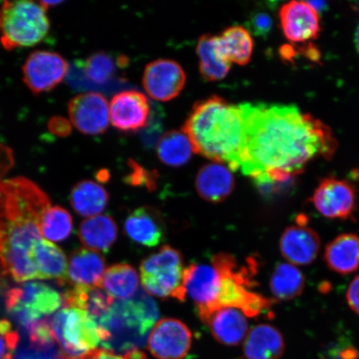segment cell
<instances>
[{"mask_svg": "<svg viewBox=\"0 0 359 359\" xmlns=\"http://www.w3.org/2000/svg\"><path fill=\"white\" fill-rule=\"evenodd\" d=\"M245 137L240 169L254 181L271 170L294 177L318 156L330 158L336 142L330 129L294 106L241 104Z\"/></svg>", "mask_w": 359, "mask_h": 359, "instance_id": "cell-1", "label": "cell"}, {"mask_svg": "<svg viewBox=\"0 0 359 359\" xmlns=\"http://www.w3.org/2000/svg\"><path fill=\"white\" fill-rule=\"evenodd\" d=\"M50 208L46 193L30 180L0 182V279L37 280L31 254L43 240L40 223Z\"/></svg>", "mask_w": 359, "mask_h": 359, "instance_id": "cell-2", "label": "cell"}, {"mask_svg": "<svg viewBox=\"0 0 359 359\" xmlns=\"http://www.w3.org/2000/svg\"><path fill=\"white\" fill-rule=\"evenodd\" d=\"M182 131L196 154L227 164L231 170L240 169L245 137L241 105L231 104L218 96L196 102Z\"/></svg>", "mask_w": 359, "mask_h": 359, "instance_id": "cell-3", "label": "cell"}, {"mask_svg": "<svg viewBox=\"0 0 359 359\" xmlns=\"http://www.w3.org/2000/svg\"><path fill=\"white\" fill-rule=\"evenodd\" d=\"M159 318L154 299L144 289L131 299L116 300L109 311L97 320L101 346L107 351L124 355L144 346Z\"/></svg>", "mask_w": 359, "mask_h": 359, "instance_id": "cell-4", "label": "cell"}, {"mask_svg": "<svg viewBox=\"0 0 359 359\" xmlns=\"http://www.w3.org/2000/svg\"><path fill=\"white\" fill-rule=\"evenodd\" d=\"M42 2L6 1L0 7V41L7 50L32 47L42 42L50 29Z\"/></svg>", "mask_w": 359, "mask_h": 359, "instance_id": "cell-5", "label": "cell"}, {"mask_svg": "<svg viewBox=\"0 0 359 359\" xmlns=\"http://www.w3.org/2000/svg\"><path fill=\"white\" fill-rule=\"evenodd\" d=\"M49 324L61 359H83L101 344L100 327L82 309L65 307Z\"/></svg>", "mask_w": 359, "mask_h": 359, "instance_id": "cell-6", "label": "cell"}, {"mask_svg": "<svg viewBox=\"0 0 359 359\" xmlns=\"http://www.w3.org/2000/svg\"><path fill=\"white\" fill-rule=\"evenodd\" d=\"M212 262L222 273L221 290L215 311L222 307L235 308L250 318L269 311L272 303L263 295L250 290L248 273L243 269L237 271L236 262L232 255H215Z\"/></svg>", "mask_w": 359, "mask_h": 359, "instance_id": "cell-7", "label": "cell"}, {"mask_svg": "<svg viewBox=\"0 0 359 359\" xmlns=\"http://www.w3.org/2000/svg\"><path fill=\"white\" fill-rule=\"evenodd\" d=\"M140 271L147 293L163 299L172 297L180 302L186 299L183 259L178 250L169 245L161 247L143 260Z\"/></svg>", "mask_w": 359, "mask_h": 359, "instance_id": "cell-8", "label": "cell"}, {"mask_svg": "<svg viewBox=\"0 0 359 359\" xmlns=\"http://www.w3.org/2000/svg\"><path fill=\"white\" fill-rule=\"evenodd\" d=\"M6 305L13 320L28 330L60 309L62 295L43 283L28 282L7 292Z\"/></svg>", "mask_w": 359, "mask_h": 359, "instance_id": "cell-9", "label": "cell"}, {"mask_svg": "<svg viewBox=\"0 0 359 359\" xmlns=\"http://www.w3.org/2000/svg\"><path fill=\"white\" fill-rule=\"evenodd\" d=\"M311 201L323 217L346 221L355 212L357 193L355 187L346 180L330 177L318 184Z\"/></svg>", "mask_w": 359, "mask_h": 359, "instance_id": "cell-10", "label": "cell"}, {"mask_svg": "<svg viewBox=\"0 0 359 359\" xmlns=\"http://www.w3.org/2000/svg\"><path fill=\"white\" fill-rule=\"evenodd\" d=\"M222 273L215 264H191L184 269V288L186 294L195 303L200 318L215 311Z\"/></svg>", "mask_w": 359, "mask_h": 359, "instance_id": "cell-11", "label": "cell"}, {"mask_svg": "<svg viewBox=\"0 0 359 359\" xmlns=\"http://www.w3.org/2000/svg\"><path fill=\"white\" fill-rule=\"evenodd\" d=\"M69 72V65L57 53L38 50L31 53L22 66L24 82L31 92L51 91L60 84Z\"/></svg>", "mask_w": 359, "mask_h": 359, "instance_id": "cell-12", "label": "cell"}, {"mask_svg": "<svg viewBox=\"0 0 359 359\" xmlns=\"http://www.w3.org/2000/svg\"><path fill=\"white\" fill-rule=\"evenodd\" d=\"M147 347L157 359H183L191 346V333L182 321L163 318L148 337Z\"/></svg>", "mask_w": 359, "mask_h": 359, "instance_id": "cell-13", "label": "cell"}, {"mask_svg": "<svg viewBox=\"0 0 359 359\" xmlns=\"http://www.w3.org/2000/svg\"><path fill=\"white\" fill-rule=\"evenodd\" d=\"M320 236L308 226L304 215H299L296 224L285 229L280 241L282 257L295 266L312 264L320 252Z\"/></svg>", "mask_w": 359, "mask_h": 359, "instance_id": "cell-14", "label": "cell"}, {"mask_svg": "<svg viewBox=\"0 0 359 359\" xmlns=\"http://www.w3.org/2000/svg\"><path fill=\"white\" fill-rule=\"evenodd\" d=\"M69 115L71 124L87 135L104 133L110 123L109 102L97 93H84L75 96L69 103Z\"/></svg>", "mask_w": 359, "mask_h": 359, "instance_id": "cell-15", "label": "cell"}, {"mask_svg": "<svg viewBox=\"0 0 359 359\" xmlns=\"http://www.w3.org/2000/svg\"><path fill=\"white\" fill-rule=\"evenodd\" d=\"M186 74L176 61L157 60L146 67L143 86L151 97L168 102L177 97L186 83Z\"/></svg>", "mask_w": 359, "mask_h": 359, "instance_id": "cell-16", "label": "cell"}, {"mask_svg": "<svg viewBox=\"0 0 359 359\" xmlns=\"http://www.w3.org/2000/svg\"><path fill=\"white\" fill-rule=\"evenodd\" d=\"M150 110L144 94L134 90L121 92L112 97L109 104L110 122L121 132H137L147 125Z\"/></svg>", "mask_w": 359, "mask_h": 359, "instance_id": "cell-17", "label": "cell"}, {"mask_svg": "<svg viewBox=\"0 0 359 359\" xmlns=\"http://www.w3.org/2000/svg\"><path fill=\"white\" fill-rule=\"evenodd\" d=\"M280 20L283 32L292 43H304L318 37L320 20L318 13L308 2L291 1L282 6Z\"/></svg>", "mask_w": 359, "mask_h": 359, "instance_id": "cell-18", "label": "cell"}, {"mask_svg": "<svg viewBox=\"0 0 359 359\" xmlns=\"http://www.w3.org/2000/svg\"><path fill=\"white\" fill-rule=\"evenodd\" d=\"M210 327L214 338L227 346H236L248 334V322L239 309L222 307L201 320Z\"/></svg>", "mask_w": 359, "mask_h": 359, "instance_id": "cell-19", "label": "cell"}, {"mask_svg": "<svg viewBox=\"0 0 359 359\" xmlns=\"http://www.w3.org/2000/svg\"><path fill=\"white\" fill-rule=\"evenodd\" d=\"M230 170L218 163L206 164L200 169L196 178V188L202 199L219 203L231 194L235 179Z\"/></svg>", "mask_w": 359, "mask_h": 359, "instance_id": "cell-20", "label": "cell"}, {"mask_svg": "<svg viewBox=\"0 0 359 359\" xmlns=\"http://www.w3.org/2000/svg\"><path fill=\"white\" fill-rule=\"evenodd\" d=\"M104 258L97 251L79 249L72 253L67 263V283L73 286L98 287L105 273Z\"/></svg>", "mask_w": 359, "mask_h": 359, "instance_id": "cell-21", "label": "cell"}, {"mask_svg": "<svg viewBox=\"0 0 359 359\" xmlns=\"http://www.w3.org/2000/svg\"><path fill=\"white\" fill-rule=\"evenodd\" d=\"M31 260L38 280H55L64 285L67 280V259L60 247L41 240L35 245Z\"/></svg>", "mask_w": 359, "mask_h": 359, "instance_id": "cell-22", "label": "cell"}, {"mask_svg": "<svg viewBox=\"0 0 359 359\" xmlns=\"http://www.w3.org/2000/svg\"><path fill=\"white\" fill-rule=\"evenodd\" d=\"M124 229L130 239L147 247L158 245L165 234L159 215L148 208H138L130 214L126 219Z\"/></svg>", "mask_w": 359, "mask_h": 359, "instance_id": "cell-23", "label": "cell"}, {"mask_svg": "<svg viewBox=\"0 0 359 359\" xmlns=\"http://www.w3.org/2000/svg\"><path fill=\"white\" fill-rule=\"evenodd\" d=\"M284 352V338L275 327L259 325L253 327L245 337L246 359H280Z\"/></svg>", "mask_w": 359, "mask_h": 359, "instance_id": "cell-24", "label": "cell"}, {"mask_svg": "<svg viewBox=\"0 0 359 359\" xmlns=\"http://www.w3.org/2000/svg\"><path fill=\"white\" fill-rule=\"evenodd\" d=\"M324 259L332 271L349 275L359 268V236L346 233L334 238L325 247Z\"/></svg>", "mask_w": 359, "mask_h": 359, "instance_id": "cell-25", "label": "cell"}, {"mask_svg": "<svg viewBox=\"0 0 359 359\" xmlns=\"http://www.w3.org/2000/svg\"><path fill=\"white\" fill-rule=\"evenodd\" d=\"M114 299L98 287L76 285L62 294V305L86 311L97 321L109 311Z\"/></svg>", "mask_w": 359, "mask_h": 359, "instance_id": "cell-26", "label": "cell"}, {"mask_svg": "<svg viewBox=\"0 0 359 359\" xmlns=\"http://www.w3.org/2000/svg\"><path fill=\"white\" fill-rule=\"evenodd\" d=\"M118 226L109 215H98L81 223L79 236L88 249L109 250L118 238Z\"/></svg>", "mask_w": 359, "mask_h": 359, "instance_id": "cell-27", "label": "cell"}, {"mask_svg": "<svg viewBox=\"0 0 359 359\" xmlns=\"http://www.w3.org/2000/svg\"><path fill=\"white\" fill-rule=\"evenodd\" d=\"M200 73L205 81L222 80L231 69V62L219 50L217 36L202 35L197 43Z\"/></svg>", "mask_w": 359, "mask_h": 359, "instance_id": "cell-28", "label": "cell"}, {"mask_svg": "<svg viewBox=\"0 0 359 359\" xmlns=\"http://www.w3.org/2000/svg\"><path fill=\"white\" fill-rule=\"evenodd\" d=\"M109 199L105 188L89 180L76 184L70 195L71 205L75 212L85 217H93L102 213Z\"/></svg>", "mask_w": 359, "mask_h": 359, "instance_id": "cell-29", "label": "cell"}, {"mask_svg": "<svg viewBox=\"0 0 359 359\" xmlns=\"http://www.w3.org/2000/svg\"><path fill=\"white\" fill-rule=\"evenodd\" d=\"M139 286L136 269L128 264H114L107 269L98 288L118 300L131 299Z\"/></svg>", "mask_w": 359, "mask_h": 359, "instance_id": "cell-30", "label": "cell"}, {"mask_svg": "<svg viewBox=\"0 0 359 359\" xmlns=\"http://www.w3.org/2000/svg\"><path fill=\"white\" fill-rule=\"evenodd\" d=\"M219 50L231 62L245 65L252 56L254 42L248 30L241 26H233L217 36Z\"/></svg>", "mask_w": 359, "mask_h": 359, "instance_id": "cell-31", "label": "cell"}, {"mask_svg": "<svg viewBox=\"0 0 359 359\" xmlns=\"http://www.w3.org/2000/svg\"><path fill=\"white\" fill-rule=\"evenodd\" d=\"M305 278L294 264L280 263L273 271L269 283L271 293L276 299L289 302L303 293Z\"/></svg>", "mask_w": 359, "mask_h": 359, "instance_id": "cell-32", "label": "cell"}, {"mask_svg": "<svg viewBox=\"0 0 359 359\" xmlns=\"http://www.w3.org/2000/svg\"><path fill=\"white\" fill-rule=\"evenodd\" d=\"M193 147L183 132L170 131L161 137L156 154L161 161L169 167H182L191 158Z\"/></svg>", "mask_w": 359, "mask_h": 359, "instance_id": "cell-33", "label": "cell"}, {"mask_svg": "<svg viewBox=\"0 0 359 359\" xmlns=\"http://www.w3.org/2000/svg\"><path fill=\"white\" fill-rule=\"evenodd\" d=\"M42 236L55 242L67 239L73 231V219L67 210L53 206L44 213L40 223Z\"/></svg>", "mask_w": 359, "mask_h": 359, "instance_id": "cell-34", "label": "cell"}, {"mask_svg": "<svg viewBox=\"0 0 359 359\" xmlns=\"http://www.w3.org/2000/svg\"><path fill=\"white\" fill-rule=\"evenodd\" d=\"M83 71L86 78L96 84H104L114 77L116 65L114 60L106 53H96L84 62Z\"/></svg>", "mask_w": 359, "mask_h": 359, "instance_id": "cell-35", "label": "cell"}, {"mask_svg": "<svg viewBox=\"0 0 359 359\" xmlns=\"http://www.w3.org/2000/svg\"><path fill=\"white\" fill-rule=\"evenodd\" d=\"M20 342V334L11 323L0 320V359H13Z\"/></svg>", "mask_w": 359, "mask_h": 359, "instance_id": "cell-36", "label": "cell"}, {"mask_svg": "<svg viewBox=\"0 0 359 359\" xmlns=\"http://www.w3.org/2000/svg\"><path fill=\"white\" fill-rule=\"evenodd\" d=\"M130 168H132V172L127 177V182L131 183L135 186H147L148 188H154L155 187V180L154 174L147 172L144 168H142L135 163V161H130Z\"/></svg>", "mask_w": 359, "mask_h": 359, "instance_id": "cell-37", "label": "cell"}, {"mask_svg": "<svg viewBox=\"0 0 359 359\" xmlns=\"http://www.w3.org/2000/svg\"><path fill=\"white\" fill-rule=\"evenodd\" d=\"M249 29L257 36H266L272 29L273 22L271 16L264 12L253 13L248 22Z\"/></svg>", "mask_w": 359, "mask_h": 359, "instance_id": "cell-38", "label": "cell"}, {"mask_svg": "<svg viewBox=\"0 0 359 359\" xmlns=\"http://www.w3.org/2000/svg\"><path fill=\"white\" fill-rule=\"evenodd\" d=\"M13 359H61L58 350H45L29 345L21 348Z\"/></svg>", "mask_w": 359, "mask_h": 359, "instance_id": "cell-39", "label": "cell"}, {"mask_svg": "<svg viewBox=\"0 0 359 359\" xmlns=\"http://www.w3.org/2000/svg\"><path fill=\"white\" fill-rule=\"evenodd\" d=\"M346 299L350 309L359 316V276L354 278L350 283L347 290Z\"/></svg>", "mask_w": 359, "mask_h": 359, "instance_id": "cell-40", "label": "cell"}, {"mask_svg": "<svg viewBox=\"0 0 359 359\" xmlns=\"http://www.w3.org/2000/svg\"><path fill=\"white\" fill-rule=\"evenodd\" d=\"M13 165V154L10 147L0 144V180ZM1 182V181H0Z\"/></svg>", "mask_w": 359, "mask_h": 359, "instance_id": "cell-41", "label": "cell"}, {"mask_svg": "<svg viewBox=\"0 0 359 359\" xmlns=\"http://www.w3.org/2000/svg\"><path fill=\"white\" fill-rule=\"evenodd\" d=\"M71 123L60 116H55L48 123V128L53 134L58 137H66L71 133Z\"/></svg>", "mask_w": 359, "mask_h": 359, "instance_id": "cell-42", "label": "cell"}, {"mask_svg": "<svg viewBox=\"0 0 359 359\" xmlns=\"http://www.w3.org/2000/svg\"><path fill=\"white\" fill-rule=\"evenodd\" d=\"M83 359H127V358L124 355H120V354L107 351V350L103 348H97L88 354Z\"/></svg>", "mask_w": 359, "mask_h": 359, "instance_id": "cell-43", "label": "cell"}, {"mask_svg": "<svg viewBox=\"0 0 359 359\" xmlns=\"http://www.w3.org/2000/svg\"><path fill=\"white\" fill-rule=\"evenodd\" d=\"M309 6H311L313 10H316L318 13V11H321L326 8V3L323 1H314V2H308Z\"/></svg>", "mask_w": 359, "mask_h": 359, "instance_id": "cell-44", "label": "cell"}, {"mask_svg": "<svg viewBox=\"0 0 359 359\" xmlns=\"http://www.w3.org/2000/svg\"><path fill=\"white\" fill-rule=\"evenodd\" d=\"M355 43L358 48V50L359 52V25L358 27L356 34H355Z\"/></svg>", "mask_w": 359, "mask_h": 359, "instance_id": "cell-45", "label": "cell"}]
</instances>
